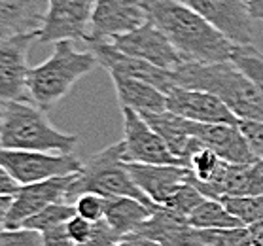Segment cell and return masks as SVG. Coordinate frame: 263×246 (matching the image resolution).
Masks as SVG:
<instances>
[{
	"label": "cell",
	"mask_w": 263,
	"mask_h": 246,
	"mask_svg": "<svg viewBox=\"0 0 263 246\" xmlns=\"http://www.w3.org/2000/svg\"><path fill=\"white\" fill-rule=\"evenodd\" d=\"M148 17L165 32L185 63L231 61L237 44L178 0H142Z\"/></svg>",
	"instance_id": "cell-1"
},
{
	"label": "cell",
	"mask_w": 263,
	"mask_h": 246,
	"mask_svg": "<svg viewBox=\"0 0 263 246\" xmlns=\"http://www.w3.org/2000/svg\"><path fill=\"white\" fill-rule=\"evenodd\" d=\"M176 87L216 95L239 120L263 121V99L239 66L226 63H184L173 72Z\"/></svg>",
	"instance_id": "cell-2"
},
{
	"label": "cell",
	"mask_w": 263,
	"mask_h": 246,
	"mask_svg": "<svg viewBox=\"0 0 263 246\" xmlns=\"http://www.w3.org/2000/svg\"><path fill=\"white\" fill-rule=\"evenodd\" d=\"M76 135L59 131L48 120L46 110L30 101H2L0 104V146L2 150L72 154Z\"/></svg>",
	"instance_id": "cell-3"
},
{
	"label": "cell",
	"mask_w": 263,
	"mask_h": 246,
	"mask_svg": "<svg viewBox=\"0 0 263 246\" xmlns=\"http://www.w3.org/2000/svg\"><path fill=\"white\" fill-rule=\"evenodd\" d=\"M97 65L99 61L91 51H78L70 40L57 42L49 59L30 68V101L42 110H49L70 93L78 80L93 72Z\"/></svg>",
	"instance_id": "cell-4"
},
{
	"label": "cell",
	"mask_w": 263,
	"mask_h": 246,
	"mask_svg": "<svg viewBox=\"0 0 263 246\" xmlns=\"http://www.w3.org/2000/svg\"><path fill=\"white\" fill-rule=\"evenodd\" d=\"M123 157H125L123 140L97 152L78 173L68 192L66 203L74 204L76 199L84 193H99L102 197H133L148 206H156L133 182Z\"/></svg>",
	"instance_id": "cell-5"
},
{
	"label": "cell",
	"mask_w": 263,
	"mask_h": 246,
	"mask_svg": "<svg viewBox=\"0 0 263 246\" xmlns=\"http://www.w3.org/2000/svg\"><path fill=\"white\" fill-rule=\"evenodd\" d=\"M0 167H4L23 186L78 174L84 167L74 154L0 150Z\"/></svg>",
	"instance_id": "cell-6"
},
{
	"label": "cell",
	"mask_w": 263,
	"mask_h": 246,
	"mask_svg": "<svg viewBox=\"0 0 263 246\" xmlns=\"http://www.w3.org/2000/svg\"><path fill=\"white\" fill-rule=\"evenodd\" d=\"M123 118V144H125V163H144V165H182L178 157L168 150L167 142L159 133L131 108H121ZM184 167V165H182Z\"/></svg>",
	"instance_id": "cell-7"
},
{
	"label": "cell",
	"mask_w": 263,
	"mask_h": 246,
	"mask_svg": "<svg viewBox=\"0 0 263 246\" xmlns=\"http://www.w3.org/2000/svg\"><path fill=\"white\" fill-rule=\"evenodd\" d=\"M95 2L97 0H48V12L42 29L38 30V42L85 40Z\"/></svg>",
	"instance_id": "cell-8"
},
{
	"label": "cell",
	"mask_w": 263,
	"mask_h": 246,
	"mask_svg": "<svg viewBox=\"0 0 263 246\" xmlns=\"http://www.w3.org/2000/svg\"><path fill=\"white\" fill-rule=\"evenodd\" d=\"M85 44L89 46V51L97 57L99 65L104 66L110 74H118V76H125V78L140 80L146 84H152L165 95L176 87L173 80V72L163 70L156 65H149L146 61L137 59L133 55L123 53L118 49L112 42L108 40H97V38L87 36Z\"/></svg>",
	"instance_id": "cell-9"
},
{
	"label": "cell",
	"mask_w": 263,
	"mask_h": 246,
	"mask_svg": "<svg viewBox=\"0 0 263 246\" xmlns=\"http://www.w3.org/2000/svg\"><path fill=\"white\" fill-rule=\"evenodd\" d=\"M197 12L237 46H252L254 17L246 0H178Z\"/></svg>",
	"instance_id": "cell-10"
},
{
	"label": "cell",
	"mask_w": 263,
	"mask_h": 246,
	"mask_svg": "<svg viewBox=\"0 0 263 246\" xmlns=\"http://www.w3.org/2000/svg\"><path fill=\"white\" fill-rule=\"evenodd\" d=\"M38 40V32L13 34L0 42V99L2 101H30L27 61L30 44Z\"/></svg>",
	"instance_id": "cell-11"
},
{
	"label": "cell",
	"mask_w": 263,
	"mask_h": 246,
	"mask_svg": "<svg viewBox=\"0 0 263 246\" xmlns=\"http://www.w3.org/2000/svg\"><path fill=\"white\" fill-rule=\"evenodd\" d=\"M112 44L123 53L133 55L168 72H174L185 63L184 57L178 53V49L174 48L171 40L165 36V32L152 19H148L142 27H138L137 30H133L125 36L112 40Z\"/></svg>",
	"instance_id": "cell-12"
},
{
	"label": "cell",
	"mask_w": 263,
	"mask_h": 246,
	"mask_svg": "<svg viewBox=\"0 0 263 246\" xmlns=\"http://www.w3.org/2000/svg\"><path fill=\"white\" fill-rule=\"evenodd\" d=\"M78 174H70V176H59V178H51V180L36 182L23 186L21 192L13 197V204L8 216L2 222V229H17L21 228L29 218L36 216L40 210H44L49 204L55 203H66L68 192H70L72 184L76 180Z\"/></svg>",
	"instance_id": "cell-13"
},
{
	"label": "cell",
	"mask_w": 263,
	"mask_h": 246,
	"mask_svg": "<svg viewBox=\"0 0 263 246\" xmlns=\"http://www.w3.org/2000/svg\"><path fill=\"white\" fill-rule=\"evenodd\" d=\"M142 0H97L87 36L112 42L148 21Z\"/></svg>",
	"instance_id": "cell-14"
},
{
	"label": "cell",
	"mask_w": 263,
	"mask_h": 246,
	"mask_svg": "<svg viewBox=\"0 0 263 246\" xmlns=\"http://www.w3.org/2000/svg\"><path fill=\"white\" fill-rule=\"evenodd\" d=\"M167 110L173 114L197 123H228L239 125V118L223 101L204 91L174 87L167 93Z\"/></svg>",
	"instance_id": "cell-15"
},
{
	"label": "cell",
	"mask_w": 263,
	"mask_h": 246,
	"mask_svg": "<svg viewBox=\"0 0 263 246\" xmlns=\"http://www.w3.org/2000/svg\"><path fill=\"white\" fill-rule=\"evenodd\" d=\"M187 133L195 137L204 146L220 157L221 161L246 165L256 161L257 157L252 154L248 140L242 135L239 125L228 123H197L187 120Z\"/></svg>",
	"instance_id": "cell-16"
},
{
	"label": "cell",
	"mask_w": 263,
	"mask_h": 246,
	"mask_svg": "<svg viewBox=\"0 0 263 246\" xmlns=\"http://www.w3.org/2000/svg\"><path fill=\"white\" fill-rule=\"evenodd\" d=\"M197 190L214 201L226 195H263V159L246 165L223 161L214 178Z\"/></svg>",
	"instance_id": "cell-17"
},
{
	"label": "cell",
	"mask_w": 263,
	"mask_h": 246,
	"mask_svg": "<svg viewBox=\"0 0 263 246\" xmlns=\"http://www.w3.org/2000/svg\"><path fill=\"white\" fill-rule=\"evenodd\" d=\"M127 171L138 190L154 204L165 206L167 201L187 184L190 171L182 165H144L127 163Z\"/></svg>",
	"instance_id": "cell-18"
},
{
	"label": "cell",
	"mask_w": 263,
	"mask_h": 246,
	"mask_svg": "<svg viewBox=\"0 0 263 246\" xmlns=\"http://www.w3.org/2000/svg\"><path fill=\"white\" fill-rule=\"evenodd\" d=\"M48 0H0V34H30L42 29Z\"/></svg>",
	"instance_id": "cell-19"
},
{
	"label": "cell",
	"mask_w": 263,
	"mask_h": 246,
	"mask_svg": "<svg viewBox=\"0 0 263 246\" xmlns=\"http://www.w3.org/2000/svg\"><path fill=\"white\" fill-rule=\"evenodd\" d=\"M149 125L154 127L159 137L167 142L168 150L178 157L185 167L187 159L197 150L204 148L197 138L187 133V120L173 114V112H159V114H140Z\"/></svg>",
	"instance_id": "cell-20"
},
{
	"label": "cell",
	"mask_w": 263,
	"mask_h": 246,
	"mask_svg": "<svg viewBox=\"0 0 263 246\" xmlns=\"http://www.w3.org/2000/svg\"><path fill=\"white\" fill-rule=\"evenodd\" d=\"M116 87V95L121 108H131L138 114H159L167 112V95L152 84L140 80L110 74Z\"/></svg>",
	"instance_id": "cell-21"
},
{
	"label": "cell",
	"mask_w": 263,
	"mask_h": 246,
	"mask_svg": "<svg viewBox=\"0 0 263 246\" xmlns=\"http://www.w3.org/2000/svg\"><path fill=\"white\" fill-rule=\"evenodd\" d=\"M137 233L156 240L161 246H190L193 228L185 218L156 204L152 216Z\"/></svg>",
	"instance_id": "cell-22"
},
{
	"label": "cell",
	"mask_w": 263,
	"mask_h": 246,
	"mask_svg": "<svg viewBox=\"0 0 263 246\" xmlns=\"http://www.w3.org/2000/svg\"><path fill=\"white\" fill-rule=\"evenodd\" d=\"M154 206L144 204L133 197H106L104 220L120 235L137 233L152 216Z\"/></svg>",
	"instance_id": "cell-23"
},
{
	"label": "cell",
	"mask_w": 263,
	"mask_h": 246,
	"mask_svg": "<svg viewBox=\"0 0 263 246\" xmlns=\"http://www.w3.org/2000/svg\"><path fill=\"white\" fill-rule=\"evenodd\" d=\"M190 225L195 229H235V228H245L242 223L229 214V210L214 199H204L199 204L195 212L187 218Z\"/></svg>",
	"instance_id": "cell-24"
},
{
	"label": "cell",
	"mask_w": 263,
	"mask_h": 246,
	"mask_svg": "<svg viewBox=\"0 0 263 246\" xmlns=\"http://www.w3.org/2000/svg\"><path fill=\"white\" fill-rule=\"evenodd\" d=\"M250 229H195L193 228L190 246H252Z\"/></svg>",
	"instance_id": "cell-25"
},
{
	"label": "cell",
	"mask_w": 263,
	"mask_h": 246,
	"mask_svg": "<svg viewBox=\"0 0 263 246\" xmlns=\"http://www.w3.org/2000/svg\"><path fill=\"white\" fill-rule=\"evenodd\" d=\"M220 203L245 228L263 222V195H226Z\"/></svg>",
	"instance_id": "cell-26"
},
{
	"label": "cell",
	"mask_w": 263,
	"mask_h": 246,
	"mask_svg": "<svg viewBox=\"0 0 263 246\" xmlns=\"http://www.w3.org/2000/svg\"><path fill=\"white\" fill-rule=\"evenodd\" d=\"M72 216H76V206L74 204H65V203H55L40 210L36 216L29 218L21 228H30L36 231H49L53 228H61L66 225V222Z\"/></svg>",
	"instance_id": "cell-27"
},
{
	"label": "cell",
	"mask_w": 263,
	"mask_h": 246,
	"mask_svg": "<svg viewBox=\"0 0 263 246\" xmlns=\"http://www.w3.org/2000/svg\"><path fill=\"white\" fill-rule=\"evenodd\" d=\"M231 63L237 65L254 82L263 99V53L254 46H237L231 55Z\"/></svg>",
	"instance_id": "cell-28"
},
{
	"label": "cell",
	"mask_w": 263,
	"mask_h": 246,
	"mask_svg": "<svg viewBox=\"0 0 263 246\" xmlns=\"http://www.w3.org/2000/svg\"><path fill=\"white\" fill-rule=\"evenodd\" d=\"M204 199H206V197H204L203 193L199 192L193 184H190V182H187V184H184L178 192L174 193L173 197L168 199L167 204H165V209L187 220V218L195 212V209H197L199 204L203 203Z\"/></svg>",
	"instance_id": "cell-29"
},
{
	"label": "cell",
	"mask_w": 263,
	"mask_h": 246,
	"mask_svg": "<svg viewBox=\"0 0 263 246\" xmlns=\"http://www.w3.org/2000/svg\"><path fill=\"white\" fill-rule=\"evenodd\" d=\"M76 214L91 223H99L104 220V212H106V197H102L99 193H84L76 199Z\"/></svg>",
	"instance_id": "cell-30"
},
{
	"label": "cell",
	"mask_w": 263,
	"mask_h": 246,
	"mask_svg": "<svg viewBox=\"0 0 263 246\" xmlns=\"http://www.w3.org/2000/svg\"><path fill=\"white\" fill-rule=\"evenodd\" d=\"M0 246H44V233L30 228L2 229Z\"/></svg>",
	"instance_id": "cell-31"
},
{
	"label": "cell",
	"mask_w": 263,
	"mask_h": 246,
	"mask_svg": "<svg viewBox=\"0 0 263 246\" xmlns=\"http://www.w3.org/2000/svg\"><path fill=\"white\" fill-rule=\"evenodd\" d=\"M239 127L240 131H242V135L246 137V140H248L252 154L257 159H263V121L240 120Z\"/></svg>",
	"instance_id": "cell-32"
},
{
	"label": "cell",
	"mask_w": 263,
	"mask_h": 246,
	"mask_svg": "<svg viewBox=\"0 0 263 246\" xmlns=\"http://www.w3.org/2000/svg\"><path fill=\"white\" fill-rule=\"evenodd\" d=\"M66 233L74 240V244L76 246H85L89 242L91 235H93V228H95V223H91L89 220H85L82 216H72L68 222H66Z\"/></svg>",
	"instance_id": "cell-33"
},
{
	"label": "cell",
	"mask_w": 263,
	"mask_h": 246,
	"mask_svg": "<svg viewBox=\"0 0 263 246\" xmlns=\"http://www.w3.org/2000/svg\"><path fill=\"white\" fill-rule=\"evenodd\" d=\"M121 237H123V235L114 231V229L106 223V220H102V222L95 223L93 235H91L89 242L85 246H120Z\"/></svg>",
	"instance_id": "cell-34"
},
{
	"label": "cell",
	"mask_w": 263,
	"mask_h": 246,
	"mask_svg": "<svg viewBox=\"0 0 263 246\" xmlns=\"http://www.w3.org/2000/svg\"><path fill=\"white\" fill-rule=\"evenodd\" d=\"M44 246H76L74 240L68 237L66 228H53L49 231H44Z\"/></svg>",
	"instance_id": "cell-35"
},
{
	"label": "cell",
	"mask_w": 263,
	"mask_h": 246,
	"mask_svg": "<svg viewBox=\"0 0 263 246\" xmlns=\"http://www.w3.org/2000/svg\"><path fill=\"white\" fill-rule=\"evenodd\" d=\"M23 184L17 182L4 167H0V195H12L15 197L21 192Z\"/></svg>",
	"instance_id": "cell-36"
},
{
	"label": "cell",
	"mask_w": 263,
	"mask_h": 246,
	"mask_svg": "<svg viewBox=\"0 0 263 246\" xmlns=\"http://www.w3.org/2000/svg\"><path fill=\"white\" fill-rule=\"evenodd\" d=\"M120 246H161V244L156 242V240L148 239V237H144V235H140V233H131V235H123V237H121Z\"/></svg>",
	"instance_id": "cell-37"
},
{
	"label": "cell",
	"mask_w": 263,
	"mask_h": 246,
	"mask_svg": "<svg viewBox=\"0 0 263 246\" xmlns=\"http://www.w3.org/2000/svg\"><path fill=\"white\" fill-rule=\"evenodd\" d=\"M248 6H250L252 17L263 21V0H252V2H248Z\"/></svg>",
	"instance_id": "cell-38"
},
{
	"label": "cell",
	"mask_w": 263,
	"mask_h": 246,
	"mask_svg": "<svg viewBox=\"0 0 263 246\" xmlns=\"http://www.w3.org/2000/svg\"><path fill=\"white\" fill-rule=\"evenodd\" d=\"M250 235H252V240L256 242V244H263V222L256 223V225H250Z\"/></svg>",
	"instance_id": "cell-39"
},
{
	"label": "cell",
	"mask_w": 263,
	"mask_h": 246,
	"mask_svg": "<svg viewBox=\"0 0 263 246\" xmlns=\"http://www.w3.org/2000/svg\"><path fill=\"white\" fill-rule=\"evenodd\" d=\"M252 246H263V244H256V242H254V244H252Z\"/></svg>",
	"instance_id": "cell-40"
},
{
	"label": "cell",
	"mask_w": 263,
	"mask_h": 246,
	"mask_svg": "<svg viewBox=\"0 0 263 246\" xmlns=\"http://www.w3.org/2000/svg\"><path fill=\"white\" fill-rule=\"evenodd\" d=\"M246 2H252V0H246Z\"/></svg>",
	"instance_id": "cell-41"
}]
</instances>
